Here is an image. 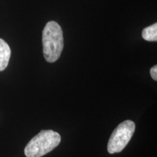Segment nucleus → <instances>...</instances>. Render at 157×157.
Masks as SVG:
<instances>
[{
    "label": "nucleus",
    "instance_id": "5",
    "mask_svg": "<svg viewBox=\"0 0 157 157\" xmlns=\"http://www.w3.org/2000/svg\"><path fill=\"white\" fill-rule=\"evenodd\" d=\"M142 37L148 42L157 41V23H155L150 26L146 27L142 31Z\"/></svg>",
    "mask_w": 157,
    "mask_h": 157
},
{
    "label": "nucleus",
    "instance_id": "3",
    "mask_svg": "<svg viewBox=\"0 0 157 157\" xmlns=\"http://www.w3.org/2000/svg\"><path fill=\"white\" fill-rule=\"evenodd\" d=\"M135 129V124L131 120H126L119 124L113 130L108 143L107 149L109 154L121 152L131 140Z\"/></svg>",
    "mask_w": 157,
    "mask_h": 157
},
{
    "label": "nucleus",
    "instance_id": "6",
    "mask_svg": "<svg viewBox=\"0 0 157 157\" xmlns=\"http://www.w3.org/2000/svg\"><path fill=\"white\" fill-rule=\"evenodd\" d=\"M150 74L153 79L155 80V81H156L157 80V66L156 65H155L154 66H153V67L151 68Z\"/></svg>",
    "mask_w": 157,
    "mask_h": 157
},
{
    "label": "nucleus",
    "instance_id": "2",
    "mask_svg": "<svg viewBox=\"0 0 157 157\" xmlns=\"http://www.w3.org/2000/svg\"><path fill=\"white\" fill-rule=\"evenodd\" d=\"M61 140L60 135L51 129L42 130L26 145L24 154L26 157H42L52 151Z\"/></svg>",
    "mask_w": 157,
    "mask_h": 157
},
{
    "label": "nucleus",
    "instance_id": "1",
    "mask_svg": "<svg viewBox=\"0 0 157 157\" xmlns=\"http://www.w3.org/2000/svg\"><path fill=\"white\" fill-rule=\"evenodd\" d=\"M43 55L49 63L58 60L63 49V36L60 25L56 21H50L42 31Z\"/></svg>",
    "mask_w": 157,
    "mask_h": 157
},
{
    "label": "nucleus",
    "instance_id": "4",
    "mask_svg": "<svg viewBox=\"0 0 157 157\" xmlns=\"http://www.w3.org/2000/svg\"><path fill=\"white\" fill-rule=\"evenodd\" d=\"M11 56L10 48L3 39H0V71H2L8 66Z\"/></svg>",
    "mask_w": 157,
    "mask_h": 157
}]
</instances>
